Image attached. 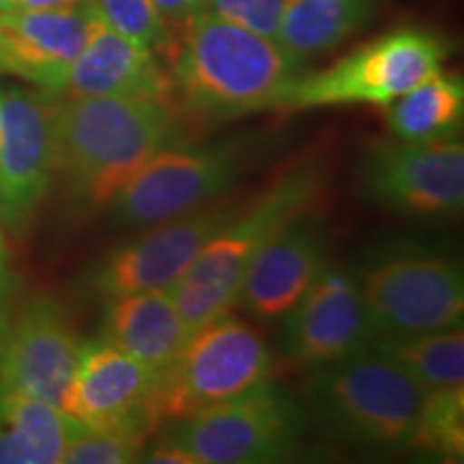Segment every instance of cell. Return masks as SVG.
Returning a JSON list of instances; mask_svg holds the SVG:
<instances>
[{"mask_svg":"<svg viewBox=\"0 0 464 464\" xmlns=\"http://www.w3.org/2000/svg\"><path fill=\"white\" fill-rule=\"evenodd\" d=\"M177 39L170 63L172 103L183 119L219 125L243 116L282 110L310 63L277 39L249 31L202 9Z\"/></svg>","mask_w":464,"mask_h":464,"instance_id":"cell-1","label":"cell"},{"mask_svg":"<svg viewBox=\"0 0 464 464\" xmlns=\"http://www.w3.org/2000/svg\"><path fill=\"white\" fill-rule=\"evenodd\" d=\"M183 116L153 97H63L56 102L58 179L80 216L108 211L158 150L177 142Z\"/></svg>","mask_w":464,"mask_h":464,"instance_id":"cell-2","label":"cell"},{"mask_svg":"<svg viewBox=\"0 0 464 464\" xmlns=\"http://www.w3.org/2000/svg\"><path fill=\"white\" fill-rule=\"evenodd\" d=\"M324 183L321 161L288 168L258 198L237 208L211 237L188 274L170 288L174 305L191 334L232 314L249 263L284 226L314 211Z\"/></svg>","mask_w":464,"mask_h":464,"instance_id":"cell-3","label":"cell"},{"mask_svg":"<svg viewBox=\"0 0 464 464\" xmlns=\"http://www.w3.org/2000/svg\"><path fill=\"white\" fill-rule=\"evenodd\" d=\"M426 390L372 348L310 370L307 415L332 437L381 454L413 450Z\"/></svg>","mask_w":464,"mask_h":464,"instance_id":"cell-4","label":"cell"},{"mask_svg":"<svg viewBox=\"0 0 464 464\" xmlns=\"http://www.w3.org/2000/svg\"><path fill=\"white\" fill-rule=\"evenodd\" d=\"M266 149L269 138L249 131L211 142L168 144L116 196L108 208L112 222L138 230L224 198Z\"/></svg>","mask_w":464,"mask_h":464,"instance_id":"cell-5","label":"cell"},{"mask_svg":"<svg viewBox=\"0 0 464 464\" xmlns=\"http://www.w3.org/2000/svg\"><path fill=\"white\" fill-rule=\"evenodd\" d=\"M274 353L252 324L226 314L196 329L164 374L158 376L153 413L164 421L232 402L269 385Z\"/></svg>","mask_w":464,"mask_h":464,"instance_id":"cell-6","label":"cell"},{"mask_svg":"<svg viewBox=\"0 0 464 464\" xmlns=\"http://www.w3.org/2000/svg\"><path fill=\"white\" fill-rule=\"evenodd\" d=\"M451 45L421 26L381 34L321 72H307L290 89L282 110L372 103L387 108L400 95L439 73Z\"/></svg>","mask_w":464,"mask_h":464,"instance_id":"cell-7","label":"cell"},{"mask_svg":"<svg viewBox=\"0 0 464 464\" xmlns=\"http://www.w3.org/2000/svg\"><path fill=\"white\" fill-rule=\"evenodd\" d=\"M307 411L282 387L263 390L174 421L161 440L188 464H265L297 456L307 430Z\"/></svg>","mask_w":464,"mask_h":464,"instance_id":"cell-8","label":"cell"},{"mask_svg":"<svg viewBox=\"0 0 464 464\" xmlns=\"http://www.w3.org/2000/svg\"><path fill=\"white\" fill-rule=\"evenodd\" d=\"M374 340L462 327L464 276L454 258L428 249H392L355 269Z\"/></svg>","mask_w":464,"mask_h":464,"instance_id":"cell-9","label":"cell"},{"mask_svg":"<svg viewBox=\"0 0 464 464\" xmlns=\"http://www.w3.org/2000/svg\"><path fill=\"white\" fill-rule=\"evenodd\" d=\"M365 198L406 218H456L464 207V144L376 140L357 166Z\"/></svg>","mask_w":464,"mask_h":464,"instance_id":"cell-10","label":"cell"},{"mask_svg":"<svg viewBox=\"0 0 464 464\" xmlns=\"http://www.w3.org/2000/svg\"><path fill=\"white\" fill-rule=\"evenodd\" d=\"M224 198L138 228V235L127 237L91 266L86 288L102 299L172 288L188 274L211 237L241 207V202Z\"/></svg>","mask_w":464,"mask_h":464,"instance_id":"cell-11","label":"cell"},{"mask_svg":"<svg viewBox=\"0 0 464 464\" xmlns=\"http://www.w3.org/2000/svg\"><path fill=\"white\" fill-rule=\"evenodd\" d=\"M56 102L22 86L0 89V219L22 237L54 183Z\"/></svg>","mask_w":464,"mask_h":464,"instance_id":"cell-12","label":"cell"},{"mask_svg":"<svg viewBox=\"0 0 464 464\" xmlns=\"http://www.w3.org/2000/svg\"><path fill=\"white\" fill-rule=\"evenodd\" d=\"M280 321V353L295 368H323L374 342L355 271L332 260Z\"/></svg>","mask_w":464,"mask_h":464,"instance_id":"cell-13","label":"cell"},{"mask_svg":"<svg viewBox=\"0 0 464 464\" xmlns=\"http://www.w3.org/2000/svg\"><path fill=\"white\" fill-rule=\"evenodd\" d=\"M82 342L48 293L20 299L0 335V382L63 411Z\"/></svg>","mask_w":464,"mask_h":464,"instance_id":"cell-14","label":"cell"},{"mask_svg":"<svg viewBox=\"0 0 464 464\" xmlns=\"http://www.w3.org/2000/svg\"><path fill=\"white\" fill-rule=\"evenodd\" d=\"M158 376L102 338L80 346L63 413L89 430H130L149 437Z\"/></svg>","mask_w":464,"mask_h":464,"instance_id":"cell-15","label":"cell"},{"mask_svg":"<svg viewBox=\"0 0 464 464\" xmlns=\"http://www.w3.org/2000/svg\"><path fill=\"white\" fill-rule=\"evenodd\" d=\"M327 230L314 213L284 226L249 263L237 307L258 321H280L329 265Z\"/></svg>","mask_w":464,"mask_h":464,"instance_id":"cell-16","label":"cell"},{"mask_svg":"<svg viewBox=\"0 0 464 464\" xmlns=\"http://www.w3.org/2000/svg\"><path fill=\"white\" fill-rule=\"evenodd\" d=\"M92 24L86 7L0 9V73L58 95Z\"/></svg>","mask_w":464,"mask_h":464,"instance_id":"cell-17","label":"cell"},{"mask_svg":"<svg viewBox=\"0 0 464 464\" xmlns=\"http://www.w3.org/2000/svg\"><path fill=\"white\" fill-rule=\"evenodd\" d=\"M153 97L172 102L170 73L153 50L110 31L92 17L84 48L58 97Z\"/></svg>","mask_w":464,"mask_h":464,"instance_id":"cell-18","label":"cell"},{"mask_svg":"<svg viewBox=\"0 0 464 464\" xmlns=\"http://www.w3.org/2000/svg\"><path fill=\"white\" fill-rule=\"evenodd\" d=\"M103 301L100 338L155 376L164 374L191 335L170 288L140 290Z\"/></svg>","mask_w":464,"mask_h":464,"instance_id":"cell-19","label":"cell"},{"mask_svg":"<svg viewBox=\"0 0 464 464\" xmlns=\"http://www.w3.org/2000/svg\"><path fill=\"white\" fill-rule=\"evenodd\" d=\"M80 428L58 406L0 382V464H63Z\"/></svg>","mask_w":464,"mask_h":464,"instance_id":"cell-20","label":"cell"},{"mask_svg":"<svg viewBox=\"0 0 464 464\" xmlns=\"http://www.w3.org/2000/svg\"><path fill=\"white\" fill-rule=\"evenodd\" d=\"M382 0H286L277 42L310 63L372 24Z\"/></svg>","mask_w":464,"mask_h":464,"instance_id":"cell-21","label":"cell"},{"mask_svg":"<svg viewBox=\"0 0 464 464\" xmlns=\"http://www.w3.org/2000/svg\"><path fill=\"white\" fill-rule=\"evenodd\" d=\"M464 119V84L458 75L434 73L387 106L398 140L432 142L458 136Z\"/></svg>","mask_w":464,"mask_h":464,"instance_id":"cell-22","label":"cell"},{"mask_svg":"<svg viewBox=\"0 0 464 464\" xmlns=\"http://www.w3.org/2000/svg\"><path fill=\"white\" fill-rule=\"evenodd\" d=\"M370 348L390 359L426 392L464 385L462 327L411 338H379Z\"/></svg>","mask_w":464,"mask_h":464,"instance_id":"cell-23","label":"cell"},{"mask_svg":"<svg viewBox=\"0 0 464 464\" xmlns=\"http://www.w3.org/2000/svg\"><path fill=\"white\" fill-rule=\"evenodd\" d=\"M413 450L443 460L464 456V385L428 390L417 417Z\"/></svg>","mask_w":464,"mask_h":464,"instance_id":"cell-24","label":"cell"},{"mask_svg":"<svg viewBox=\"0 0 464 464\" xmlns=\"http://www.w3.org/2000/svg\"><path fill=\"white\" fill-rule=\"evenodd\" d=\"M86 9L110 31L153 50L160 58H172L179 34L160 15L153 0H89Z\"/></svg>","mask_w":464,"mask_h":464,"instance_id":"cell-25","label":"cell"},{"mask_svg":"<svg viewBox=\"0 0 464 464\" xmlns=\"http://www.w3.org/2000/svg\"><path fill=\"white\" fill-rule=\"evenodd\" d=\"M149 437L130 430L80 428L69 440L63 464H127L138 462Z\"/></svg>","mask_w":464,"mask_h":464,"instance_id":"cell-26","label":"cell"},{"mask_svg":"<svg viewBox=\"0 0 464 464\" xmlns=\"http://www.w3.org/2000/svg\"><path fill=\"white\" fill-rule=\"evenodd\" d=\"M286 0H207V9L249 28V31L277 39Z\"/></svg>","mask_w":464,"mask_h":464,"instance_id":"cell-27","label":"cell"},{"mask_svg":"<svg viewBox=\"0 0 464 464\" xmlns=\"http://www.w3.org/2000/svg\"><path fill=\"white\" fill-rule=\"evenodd\" d=\"M22 299V280L15 271L14 258H11L7 246V230L0 219V335L7 327L11 312Z\"/></svg>","mask_w":464,"mask_h":464,"instance_id":"cell-28","label":"cell"},{"mask_svg":"<svg viewBox=\"0 0 464 464\" xmlns=\"http://www.w3.org/2000/svg\"><path fill=\"white\" fill-rule=\"evenodd\" d=\"M160 15L170 24L174 33L181 31L194 15L207 7V0H153Z\"/></svg>","mask_w":464,"mask_h":464,"instance_id":"cell-29","label":"cell"},{"mask_svg":"<svg viewBox=\"0 0 464 464\" xmlns=\"http://www.w3.org/2000/svg\"><path fill=\"white\" fill-rule=\"evenodd\" d=\"M86 3H89V0H17L15 7H22V9L67 11V9L86 7Z\"/></svg>","mask_w":464,"mask_h":464,"instance_id":"cell-30","label":"cell"},{"mask_svg":"<svg viewBox=\"0 0 464 464\" xmlns=\"http://www.w3.org/2000/svg\"><path fill=\"white\" fill-rule=\"evenodd\" d=\"M17 0H0V9H9V7H15Z\"/></svg>","mask_w":464,"mask_h":464,"instance_id":"cell-31","label":"cell"}]
</instances>
